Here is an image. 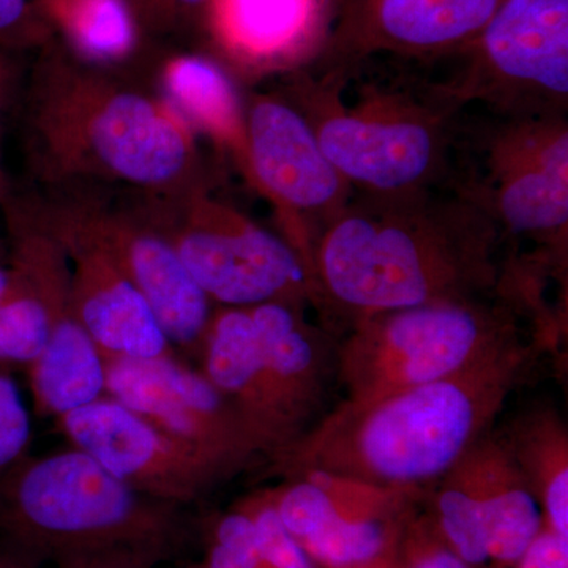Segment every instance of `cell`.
<instances>
[{
	"instance_id": "obj_1",
	"label": "cell",
	"mask_w": 568,
	"mask_h": 568,
	"mask_svg": "<svg viewBox=\"0 0 568 568\" xmlns=\"http://www.w3.org/2000/svg\"><path fill=\"white\" fill-rule=\"evenodd\" d=\"M336 215L306 260L312 297L347 328L377 313L476 297L506 287L499 231L466 196H381Z\"/></svg>"
},
{
	"instance_id": "obj_2",
	"label": "cell",
	"mask_w": 568,
	"mask_h": 568,
	"mask_svg": "<svg viewBox=\"0 0 568 568\" xmlns=\"http://www.w3.org/2000/svg\"><path fill=\"white\" fill-rule=\"evenodd\" d=\"M536 347L523 338L443 379L366 405L342 403L268 466L283 478L324 470L425 493L491 429Z\"/></svg>"
},
{
	"instance_id": "obj_3",
	"label": "cell",
	"mask_w": 568,
	"mask_h": 568,
	"mask_svg": "<svg viewBox=\"0 0 568 568\" xmlns=\"http://www.w3.org/2000/svg\"><path fill=\"white\" fill-rule=\"evenodd\" d=\"M0 536L36 567L104 555L159 566L181 555L190 528L183 507L142 495L71 446L0 474Z\"/></svg>"
},
{
	"instance_id": "obj_4",
	"label": "cell",
	"mask_w": 568,
	"mask_h": 568,
	"mask_svg": "<svg viewBox=\"0 0 568 568\" xmlns=\"http://www.w3.org/2000/svg\"><path fill=\"white\" fill-rule=\"evenodd\" d=\"M523 339L506 291L377 313L347 328L335 377L345 402L366 405L443 379Z\"/></svg>"
},
{
	"instance_id": "obj_5",
	"label": "cell",
	"mask_w": 568,
	"mask_h": 568,
	"mask_svg": "<svg viewBox=\"0 0 568 568\" xmlns=\"http://www.w3.org/2000/svg\"><path fill=\"white\" fill-rule=\"evenodd\" d=\"M106 395L192 447L230 478L267 462L263 446L237 410L178 354L104 358Z\"/></svg>"
},
{
	"instance_id": "obj_6",
	"label": "cell",
	"mask_w": 568,
	"mask_h": 568,
	"mask_svg": "<svg viewBox=\"0 0 568 568\" xmlns=\"http://www.w3.org/2000/svg\"><path fill=\"white\" fill-rule=\"evenodd\" d=\"M248 308L246 376L257 420L276 458L320 420L328 381L335 376L336 349L331 353L323 335L306 323L301 305L268 302Z\"/></svg>"
},
{
	"instance_id": "obj_7",
	"label": "cell",
	"mask_w": 568,
	"mask_h": 568,
	"mask_svg": "<svg viewBox=\"0 0 568 568\" xmlns=\"http://www.w3.org/2000/svg\"><path fill=\"white\" fill-rule=\"evenodd\" d=\"M71 446L142 495L190 506L230 476L108 395L55 418Z\"/></svg>"
},
{
	"instance_id": "obj_8",
	"label": "cell",
	"mask_w": 568,
	"mask_h": 568,
	"mask_svg": "<svg viewBox=\"0 0 568 568\" xmlns=\"http://www.w3.org/2000/svg\"><path fill=\"white\" fill-rule=\"evenodd\" d=\"M313 129L343 181L379 196L424 192L448 153L436 118L414 108L335 110Z\"/></svg>"
},
{
	"instance_id": "obj_9",
	"label": "cell",
	"mask_w": 568,
	"mask_h": 568,
	"mask_svg": "<svg viewBox=\"0 0 568 568\" xmlns=\"http://www.w3.org/2000/svg\"><path fill=\"white\" fill-rule=\"evenodd\" d=\"M481 186L466 193L496 230L530 239L562 235L568 222V134L537 122L500 136Z\"/></svg>"
},
{
	"instance_id": "obj_10",
	"label": "cell",
	"mask_w": 568,
	"mask_h": 568,
	"mask_svg": "<svg viewBox=\"0 0 568 568\" xmlns=\"http://www.w3.org/2000/svg\"><path fill=\"white\" fill-rule=\"evenodd\" d=\"M171 244L211 302L226 308L312 297L301 253L261 227H194Z\"/></svg>"
},
{
	"instance_id": "obj_11",
	"label": "cell",
	"mask_w": 568,
	"mask_h": 568,
	"mask_svg": "<svg viewBox=\"0 0 568 568\" xmlns=\"http://www.w3.org/2000/svg\"><path fill=\"white\" fill-rule=\"evenodd\" d=\"M474 43L496 88L567 102L568 0H504Z\"/></svg>"
},
{
	"instance_id": "obj_12",
	"label": "cell",
	"mask_w": 568,
	"mask_h": 568,
	"mask_svg": "<svg viewBox=\"0 0 568 568\" xmlns=\"http://www.w3.org/2000/svg\"><path fill=\"white\" fill-rule=\"evenodd\" d=\"M504 0H343L339 37L361 51L439 54L474 43Z\"/></svg>"
},
{
	"instance_id": "obj_13",
	"label": "cell",
	"mask_w": 568,
	"mask_h": 568,
	"mask_svg": "<svg viewBox=\"0 0 568 568\" xmlns=\"http://www.w3.org/2000/svg\"><path fill=\"white\" fill-rule=\"evenodd\" d=\"M413 508L398 489L343 480L321 497L298 544L320 568L364 566L398 552Z\"/></svg>"
},
{
	"instance_id": "obj_14",
	"label": "cell",
	"mask_w": 568,
	"mask_h": 568,
	"mask_svg": "<svg viewBox=\"0 0 568 568\" xmlns=\"http://www.w3.org/2000/svg\"><path fill=\"white\" fill-rule=\"evenodd\" d=\"M74 313L103 358H153L175 349L151 305L95 241L74 244Z\"/></svg>"
},
{
	"instance_id": "obj_15",
	"label": "cell",
	"mask_w": 568,
	"mask_h": 568,
	"mask_svg": "<svg viewBox=\"0 0 568 568\" xmlns=\"http://www.w3.org/2000/svg\"><path fill=\"white\" fill-rule=\"evenodd\" d=\"M248 140L257 178L284 203L301 211H324L342 197L345 181L324 155L313 125L293 108L256 104Z\"/></svg>"
},
{
	"instance_id": "obj_16",
	"label": "cell",
	"mask_w": 568,
	"mask_h": 568,
	"mask_svg": "<svg viewBox=\"0 0 568 568\" xmlns=\"http://www.w3.org/2000/svg\"><path fill=\"white\" fill-rule=\"evenodd\" d=\"M97 242L144 295L175 353L197 361L211 323L212 302L186 271L173 244L145 233L112 235Z\"/></svg>"
},
{
	"instance_id": "obj_17",
	"label": "cell",
	"mask_w": 568,
	"mask_h": 568,
	"mask_svg": "<svg viewBox=\"0 0 568 568\" xmlns=\"http://www.w3.org/2000/svg\"><path fill=\"white\" fill-rule=\"evenodd\" d=\"M463 463L484 519L488 568H514L544 528L540 503L504 437L488 432L463 455Z\"/></svg>"
},
{
	"instance_id": "obj_18",
	"label": "cell",
	"mask_w": 568,
	"mask_h": 568,
	"mask_svg": "<svg viewBox=\"0 0 568 568\" xmlns=\"http://www.w3.org/2000/svg\"><path fill=\"white\" fill-rule=\"evenodd\" d=\"M91 140L100 160L129 181L162 183L181 173L185 136L155 104L133 93L114 97L92 122Z\"/></svg>"
},
{
	"instance_id": "obj_19",
	"label": "cell",
	"mask_w": 568,
	"mask_h": 568,
	"mask_svg": "<svg viewBox=\"0 0 568 568\" xmlns=\"http://www.w3.org/2000/svg\"><path fill=\"white\" fill-rule=\"evenodd\" d=\"M540 503L544 525L568 544V433L551 409L519 418L504 437Z\"/></svg>"
},
{
	"instance_id": "obj_20",
	"label": "cell",
	"mask_w": 568,
	"mask_h": 568,
	"mask_svg": "<svg viewBox=\"0 0 568 568\" xmlns=\"http://www.w3.org/2000/svg\"><path fill=\"white\" fill-rule=\"evenodd\" d=\"M316 0H216L223 36L250 54H275L310 29Z\"/></svg>"
},
{
	"instance_id": "obj_21",
	"label": "cell",
	"mask_w": 568,
	"mask_h": 568,
	"mask_svg": "<svg viewBox=\"0 0 568 568\" xmlns=\"http://www.w3.org/2000/svg\"><path fill=\"white\" fill-rule=\"evenodd\" d=\"M9 294L0 302V368H26L37 361L50 336V306L39 282L14 264Z\"/></svg>"
},
{
	"instance_id": "obj_22",
	"label": "cell",
	"mask_w": 568,
	"mask_h": 568,
	"mask_svg": "<svg viewBox=\"0 0 568 568\" xmlns=\"http://www.w3.org/2000/svg\"><path fill=\"white\" fill-rule=\"evenodd\" d=\"M166 82L175 103L194 121L223 136L237 132V95L215 63L201 58L179 59L168 70Z\"/></svg>"
},
{
	"instance_id": "obj_23",
	"label": "cell",
	"mask_w": 568,
	"mask_h": 568,
	"mask_svg": "<svg viewBox=\"0 0 568 568\" xmlns=\"http://www.w3.org/2000/svg\"><path fill=\"white\" fill-rule=\"evenodd\" d=\"M59 18L74 47L93 61H118L134 43L125 0H55Z\"/></svg>"
},
{
	"instance_id": "obj_24",
	"label": "cell",
	"mask_w": 568,
	"mask_h": 568,
	"mask_svg": "<svg viewBox=\"0 0 568 568\" xmlns=\"http://www.w3.org/2000/svg\"><path fill=\"white\" fill-rule=\"evenodd\" d=\"M205 530L203 558L186 568H268L252 521L235 506L215 515Z\"/></svg>"
},
{
	"instance_id": "obj_25",
	"label": "cell",
	"mask_w": 568,
	"mask_h": 568,
	"mask_svg": "<svg viewBox=\"0 0 568 568\" xmlns=\"http://www.w3.org/2000/svg\"><path fill=\"white\" fill-rule=\"evenodd\" d=\"M234 506L252 521L257 547L268 568H320L284 526L267 488L242 497Z\"/></svg>"
},
{
	"instance_id": "obj_26",
	"label": "cell",
	"mask_w": 568,
	"mask_h": 568,
	"mask_svg": "<svg viewBox=\"0 0 568 568\" xmlns=\"http://www.w3.org/2000/svg\"><path fill=\"white\" fill-rule=\"evenodd\" d=\"M31 417L10 372L0 368V474L28 450Z\"/></svg>"
},
{
	"instance_id": "obj_27",
	"label": "cell",
	"mask_w": 568,
	"mask_h": 568,
	"mask_svg": "<svg viewBox=\"0 0 568 568\" xmlns=\"http://www.w3.org/2000/svg\"><path fill=\"white\" fill-rule=\"evenodd\" d=\"M399 560L403 568H473L440 538L429 517L410 519Z\"/></svg>"
},
{
	"instance_id": "obj_28",
	"label": "cell",
	"mask_w": 568,
	"mask_h": 568,
	"mask_svg": "<svg viewBox=\"0 0 568 568\" xmlns=\"http://www.w3.org/2000/svg\"><path fill=\"white\" fill-rule=\"evenodd\" d=\"M514 568H568V544L544 525Z\"/></svg>"
},
{
	"instance_id": "obj_29",
	"label": "cell",
	"mask_w": 568,
	"mask_h": 568,
	"mask_svg": "<svg viewBox=\"0 0 568 568\" xmlns=\"http://www.w3.org/2000/svg\"><path fill=\"white\" fill-rule=\"evenodd\" d=\"M152 562L125 555L84 556L63 559L58 568H155Z\"/></svg>"
},
{
	"instance_id": "obj_30",
	"label": "cell",
	"mask_w": 568,
	"mask_h": 568,
	"mask_svg": "<svg viewBox=\"0 0 568 568\" xmlns=\"http://www.w3.org/2000/svg\"><path fill=\"white\" fill-rule=\"evenodd\" d=\"M28 13L29 0H0V36L18 31Z\"/></svg>"
},
{
	"instance_id": "obj_31",
	"label": "cell",
	"mask_w": 568,
	"mask_h": 568,
	"mask_svg": "<svg viewBox=\"0 0 568 568\" xmlns=\"http://www.w3.org/2000/svg\"><path fill=\"white\" fill-rule=\"evenodd\" d=\"M0 568H37L33 564L14 552L13 549L0 544Z\"/></svg>"
},
{
	"instance_id": "obj_32",
	"label": "cell",
	"mask_w": 568,
	"mask_h": 568,
	"mask_svg": "<svg viewBox=\"0 0 568 568\" xmlns=\"http://www.w3.org/2000/svg\"><path fill=\"white\" fill-rule=\"evenodd\" d=\"M353 568H403L402 560H399V551L396 555L386 556V558H381L377 560H373V562L364 564V566H357Z\"/></svg>"
},
{
	"instance_id": "obj_33",
	"label": "cell",
	"mask_w": 568,
	"mask_h": 568,
	"mask_svg": "<svg viewBox=\"0 0 568 568\" xmlns=\"http://www.w3.org/2000/svg\"><path fill=\"white\" fill-rule=\"evenodd\" d=\"M11 282H13V274H11V268H6L0 265V302L6 298V295L9 294Z\"/></svg>"
},
{
	"instance_id": "obj_34",
	"label": "cell",
	"mask_w": 568,
	"mask_h": 568,
	"mask_svg": "<svg viewBox=\"0 0 568 568\" xmlns=\"http://www.w3.org/2000/svg\"><path fill=\"white\" fill-rule=\"evenodd\" d=\"M164 2L171 3L174 7H181V9H194V7L203 6L207 0H164Z\"/></svg>"
},
{
	"instance_id": "obj_35",
	"label": "cell",
	"mask_w": 568,
	"mask_h": 568,
	"mask_svg": "<svg viewBox=\"0 0 568 568\" xmlns=\"http://www.w3.org/2000/svg\"><path fill=\"white\" fill-rule=\"evenodd\" d=\"M3 81V63L0 61V84H2Z\"/></svg>"
}]
</instances>
